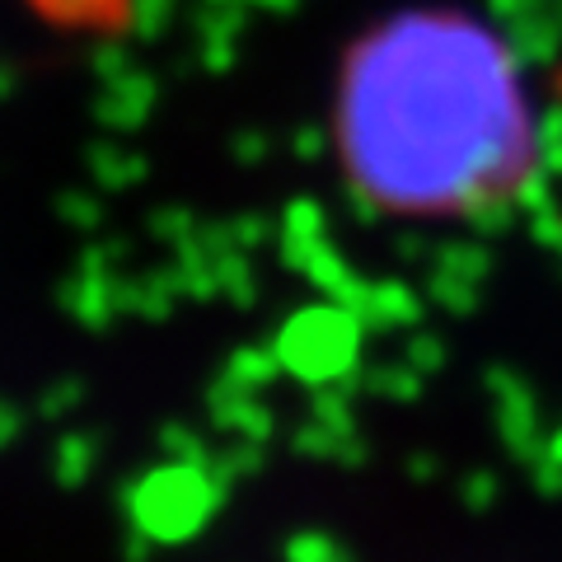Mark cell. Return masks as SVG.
I'll return each mask as SVG.
<instances>
[{"mask_svg": "<svg viewBox=\"0 0 562 562\" xmlns=\"http://www.w3.org/2000/svg\"><path fill=\"white\" fill-rule=\"evenodd\" d=\"M558 94H562V70H558Z\"/></svg>", "mask_w": 562, "mask_h": 562, "instance_id": "obj_1", "label": "cell"}]
</instances>
